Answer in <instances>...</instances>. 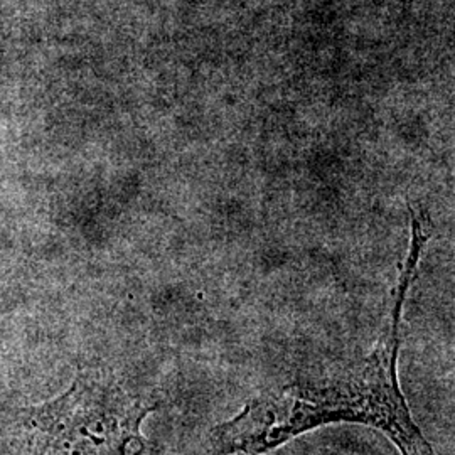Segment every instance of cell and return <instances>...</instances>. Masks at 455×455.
<instances>
[{
    "label": "cell",
    "mask_w": 455,
    "mask_h": 455,
    "mask_svg": "<svg viewBox=\"0 0 455 455\" xmlns=\"http://www.w3.org/2000/svg\"><path fill=\"white\" fill-rule=\"evenodd\" d=\"M156 408L110 374L82 371L60 398L0 413V455H142Z\"/></svg>",
    "instance_id": "cell-2"
},
{
    "label": "cell",
    "mask_w": 455,
    "mask_h": 455,
    "mask_svg": "<svg viewBox=\"0 0 455 455\" xmlns=\"http://www.w3.org/2000/svg\"><path fill=\"white\" fill-rule=\"evenodd\" d=\"M427 240L422 218L411 214V246L390 324L368 356L250 400L236 417L214 427L206 455L267 454L331 423L381 430L402 455H435L408 410L396 373L403 302Z\"/></svg>",
    "instance_id": "cell-1"
}]
</instances>
